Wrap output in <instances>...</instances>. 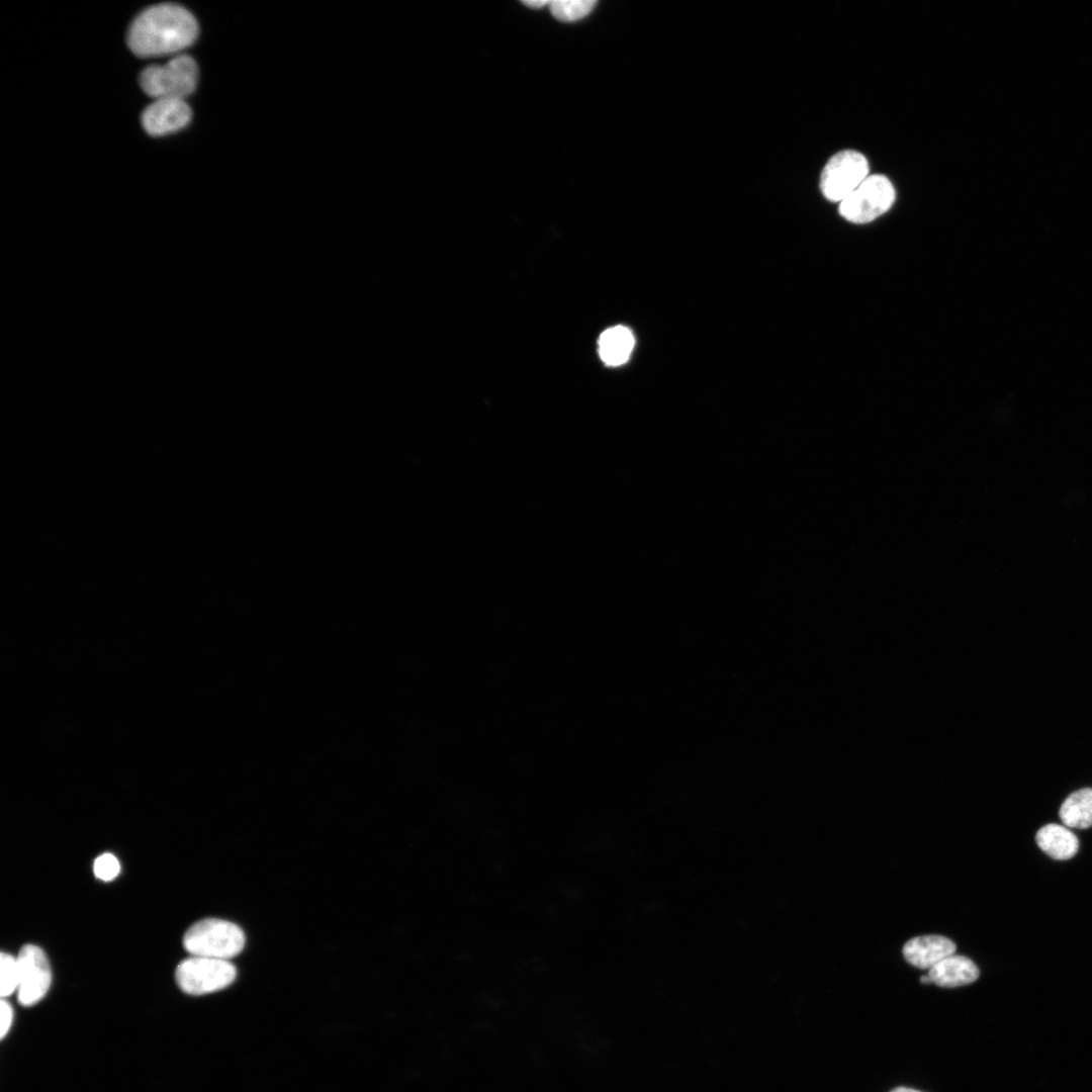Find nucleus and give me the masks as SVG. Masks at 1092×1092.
Segmentation results:
<instances>
[{
	"mask_svg": "<svg viewBox=\"0 0 1092 1092\" xmlns=\"http://www.w3.org/2000/svg\"><path fill=\"white\" fill-rule=\"evenodd\" d=\"M198 31L195 17L186 8L161 3L145 9L133 19L127 32V43L136 56H164L192 44Z\"/></svg>",
	"mask_w": 1092,
	"mask_h": 1092,
	"instance_id": "f257e3e1",
	"label": "nucleus"
},
{
	"mask_svg": "<svg viewBox=\"0 0 1092 1092\" xmlns=\"http://www.w3.org/2000/svg\"><path fill=\"white\" fill-rule=\"evenodd\" d=\"M245 942L246 936L240 926L219 918L199 920L183 936V946L191 956L225 961L239 954Z\"/></svg>",
	"mask_w": 1092,
	"mask_h": 1092,
	"instance_id": "f03ea898",
	"label": "nucleus"
},
{
	"mask_svg": "<svg viewBox=\"0 0 1092 1092\" xmlns=\"http://www.w3.org/2000/svg\"><path fill=\"white\" fill-rule=\"evenodd\" d=\"M140 85L156 99H184L196 88L198 68L187 55H179L164 65H152L140 75Z\"/></svg>",
	"mask_w": 1092,
	"mask_h": 1092,
	"instance_id": "7ed1b4c3",
	"label": "nucleus"
},
{
	"mask_svg": "<svg viewBox=\"0 0 1092 1092\" xmlns=\"http://www.w3.org/2000/svg\"><path fill=\"white\" fill-rule=\"evenodd\" d=\"M237 969L225 960L192 956L182 961L175 972L179 988L190 995H204L230 986Z\"/></svg>",
	"mask_w": 1092,
	"mask_h": 1092,
	"instance_id": "20e7f679",
	"label": "nucleus"
},
{
	"mask_svg": "<svg viewBox=\"0 0 1092 1092\" xmlns=\"http://www.w3.org/2000/svg\"><path fill=\"white\" fill-rule=\"evenodd\" d=\"M895 189L884 175L868 176L839 204V213L848 221L866 223L885 213L894 203Z\"/></svg>",
	"mask_w": 1092,
	"mask_h": 1092,
	"instance_id": "39448f33",
	"label": "nucleus"
},
{
	"mask_svg": "<svg viewBox=\"0 0 1092 1092\" xmlns=\"http://www.w3.org/2000/svg\"><path fill=\"white\" fill-rule=\"evenodd\" d=\"M866 157L853 150L832 156L820 176V189L825 198L841 202L869 176Z\"/></svg>",
	"mask_w": 1092,
	"mask_h": 1092,
	"instance_id": "423d86ee",
	"label": "nucleus"
},
{
	"mask_svg": "<svg viewBox=\"0 0 1092 1092\" xmlns=\"http://www.w3.org/2000/svg\"><path fill=\"white\" fill-rule=\"evenodd\" d=\"M16 958L19 970L18 1001L21 1005L31 1006L41 1000L50 989V963L44 951L34 944L23 945Z\"/></svg>",
	"mask_w": 1092,
	"mask_h": 1092,
	"instance_id": "0eeeda50",
	"label": "nucleus"
},
{
	"mask_svg": "<svg viewBox=\"0 0 1092 1092\" xmlns=\"http://www.w3.org/2000/svg\"><path fill=\"white\" fill-rule=\"evenodd\" d=\"M192 111L184 99H156L142 113L144 129L151 135H164L186 126Z\"/></svg>",
	"mask_w": 1092,
	"mask_h": 1092,
	"instance_id": "6e6552de",
	"label": "nucleus"
},
{
	"mask_svg": "<svg viewBox=\"0 0 1092 1092\" xmlns=\"http://www.w3.org/2000/svg\"><path fill=\"white\" fill-rule=\"evenodd\" d=\"M956 943L941 935H923L908 940L902 949L905 960L912 966L929 970L935 964L954 953Z\"/></svg>",
	"mask_w": 1092,
	"mask_h": 1092,
	"instance_id": "1a4fd4ad",
	"label": "nucleus"
},
{
	"mask_svg": "<svg viewBox=\"0 0 1092 1092\" xmlns=\"http://www.w3.org/2000/svg\"><path fill=\"white\" fill-rule=\"evenodd\" d=\"M927 975L939 987L956 988L975 982L980 972L969 958L951 954L931 967Z\"/></svg>",
	"mask_w": 1092,
	"mask_h": 1092,
	"instance_id": "9d476101",
	"label": "nucleus"
},
{
	"mask_svg": "<svg viewBox=\"0 0 1092 1092\" xmlns=\"http://www.w3.org/2000/svg\"><path fill=\"white\" fill-rule=\"evenodd\" d=\"M598 344L602 361L609 366H619L628 361L635 340L628 328L616 326L604 331Z\"/></svg>",
	"mask_w": 1092,
	"mask_h": 1092,
	"instance_id": "9b49d317",
	"label": "nucleus"
},
{
	"mask_svg": "<svg viewBox=\"0 0 1092 1092\" xmlns=\"http://www.w3.org/2000/svg\"><path fill=\"white\" fill-rule=\"evenodd\" d=\"M1035 838L1040 849L1055 859L1071 858L1079 847L1076 835L1068 827L1055 823L1041 827Z\"/></svg>",
	"mask_w": 1092,
	"mask_h": 1092,
	"instance_id": "f8f14e48",
	"label": "nucleus"
},
{
	"mask_svg": "<svg viewBox=\"0 0 1092 1092\" xmlns=\"http://www.w3.org/2000/svg\"><path fill=\"white\" fill-rule=\"evenodd\" d=\"M1059 814L1066 827L1085 829L1092 826V789L1072 793L1063 802Z\"/></svg>",
	"mask_w": 1092,
	"mask_h": 1092,
	"instance_id": "ddd939ff",
	"label": "nucleus"
},
{
	"mask_svg": "<svg viewBox=\"0 0 1092 1092\" xmlns=\"http://www.w3.org/2000/svg\"><path fill=\"white\" fill-rule=\"evenodd\" d=\"M596 4L595 0H553L549 6L556 19L572 22L586 16Z\"/></svg>",
	"mask_w": 1092,
	"mask_h": 1092,
	"instance_id": "4468645a",
	"label": "nucleus"
},
{
	"mask_svg": "<svg viewBox=\"0 0 1092 1092\" xmlns=\"http://www.w3.org/2000/svg\"><path fill=\"white\" fill-rule=\"evenodd\" d=\"M0 977V993L2 998L8 997L17 991L19 983L17 958H14L9 953H1Z\"/></svg>",
	"mask_w": 1092,
	"mask_h": 1092,
	"instance_id": "2eb2a0df",
	"label": "nucleus"
},
{
	"mask_svg": "<svg viewBox=\"0 0 1092 1092\" xmlns=\"http://www.w3.org/2000/svg\"><path fill=\"white\" fill-rule=\"evenodd\" d=\"M93 871L99 880L111 881L119 874L120 863L112 853L106 852L96 857Z\"/></svg>",
	"mask_w": 1092,
	"mask_h": 1092,
	"instance_id": "dca6fc26",
	"label": "nucleus"
},
{
	"mask_svg": "<svg viewBox=\"0 0 1092 1092\" xmlns=\"http://www.w3.org/2000/svg\"><path fill=\"white\" fill-rule=\"evenodd\" d=\"M0 1017H1L0 1035H1V1038H3L6 1035V1033L9 1031V1029L11 1027V1024H12V1021H13V1009H12L11 1005L7 1001H5L4 999H2L1 1004H0Z\"/></svg>",
	"mask_w": 1092,
	"mask_h": 1092,
	"instance_id": "f3484780",
	"label": "nucleus"
},
{
	"mask_svg": "<svg viewBox=\"0 0 1092 1092\" xmlns=\"http://www.w3.org/2000/svg\"><path fill=\"white\" fill-rule=\"evenodd\" d=\"M522 3L525 4L526 6L530 7V8L538 9V8H541V7L545 6V5H547V4L550 5L551 1H548V0H527V1H522Z\"/></svg>",
	"mask_w": 1092,
	"mask_h": 1092,
	"instance_id": "a211bd4d",
	"label": "nucleus"
},
{
	"mask_svg": "<svg viewBox=\"0 0 1092 1092\" xmlns=\"http://www.w3.org/2000/svg\"><path fill=\"white\" fill-rule=\"evenodd\" d=\"M890 1092H921V1091L913 1089V1088H908V1087H897V1088L891 1090Z\"/></svg>",
	"mask_w": 1092,
	"mask_h": 1092,
	"instance_id": "6ab92c4d",
	"label": "nucleus"
},
{
	"mask_svg": "<svg viewBox=\"0 0 1092 1092\" xmlns=\"http://www.w3.org/2000/svg\"><path fill=\"white\" fill-rule=\"evenodd\" d=\"M920 983H922V984H931L932 981H931V979H930V977L928 975H924V976L920 977Z\"/></svg>",
	"mask_w": 1092,
	"mask_h": 1092,
	"instance_id": "aec40b11",
	"label": "nucleus"
}]
</instances>
